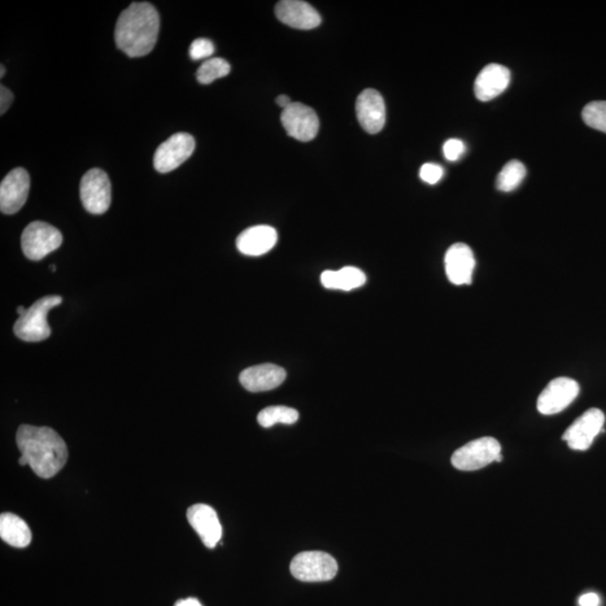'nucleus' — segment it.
Instances as JSON below:
<instances>
[{"label":"nucleus","instance_id":"1","mask_svg":"<svg viewBox=\"0 0 606 606\" xmlns=\"http://www.w3.org/2000/svg\"><path fill=\"white\" fill-rule=\"evenodd\" d=\"M16 444L21 452L20 465H29L38 477H54L67 464V444L49 427L21 426L17 430Z\"/></svg>","mask_w":606,"mask_h":606},{"label":"nucleus","instance_id":"2","mask_svg":"<svg viewBox=\"0 0 606 606\" xmlns=\"http://www.w3.org/2000/svg\"><path fill=\"white\" fill-rule=\"evenodd\" d=\"M159 30V12L152 4H130L117 21L116 46L129 58H142L154 49Z\"/></svg>","mask_w":606,"mask_h":606},{"label":"nucleus","instance_id":"3","mask_svg":"<svg viewBox=\"0 0 606 606\" xmlns=\"http://www.w3.org/2000/svg\"><path fill=\"white\" fill-rule=\"evenodd\" d=\"M62 298L59 295H47L32 304L14 325V333L24 342L37 343L50 337L51 327L47 316L52 309L60 306Z\"/></svg>","mask_w":606,"mask_h":606},{"label":"nucleus","instance_id":"4","mask_svg":"<svg viewBox=\"0 0 606 606\" xmlns=\"http://www.w3.org/2000/svg\"><path fill=\"white\" fill-rule=\"evenodd\" d=\"M501 444L495 438L482 437L473 440L463 447L457 449L452 456L453 468L473 472V470L486 468L488 464L499 463L502 461Z\"/></svg>","mask_w":606,"mask_h":606},{"label":"nucleus","instance_id":"5","mask_svg":"<svg viewBox=\"0 0 606 606\" xmlns=\"http://www.w3.org/2000/svg\"><path fill=\"white\" fill-rule=\"evenodd\" d=\"M290 572L301 582H328L337 575L338 564L329 553L304 552L292 560Z\"/></svg>","mask_w":606,"mask_h":606},{"label":"nucleus","instance_id":"6","mask_svg":"<svg viewBox=\"0 0 606 606\" xmlns=\"http://www.w3.org/2000/svg\"><path fill=\"white\" fill-rule=\"evenodd\" d=\"M62 234L45 221H33L21 234V250L28 259L40 261L58 250L62 244Z\"/></svg>","mask_w":606,"mask_h":606},{"label":"nucleus","instance_id":"7","mask_svg":"<svg viewBox=\"0 0 606 606\" xmlns=\"http://www.w3.org/2000/svg\"><path fill=\"white\" fill-rule=\"evenodd\" d=\"M80 198L87 212L102 215L112 203V185L106 172L91 169L81 178Z\"/></svg>","mask_w":606,"mask_h":606},{"label":"nucleus","instance_id":"8","mask_svg":"<svg viewBox=\"0 0 606 606\" xmlns=\"http://www.w3.org/2000/svg\"><path fill=\"white\" fill-rule=\"evenodd\" d=\"M281 121L287 135L296 141L311 142L320 132L316 112L301 103H292L283 109Z\"/></svg>","mask_w":606,"mask_h":606},{"label":"nucleus","instance_id":"9","mask_svg":"<svg viewBox=\"0 0 606 606\" xmlns=\"http://www.w3.org/2000/svg\"><path fill=\"white\" fill-rule=\"evenodd\" d=\"M195 138L187 133H177L161 144L154 154V168L169 173L180 167L195 152Z\"/></svg>","mask_w":606,"mask_h":606},{"label":"nucleus","instance_id":"10","mask_svg":"<svg viewBox=\"0 0 606 606\" xmlns=\"http://www.w3.org/2000/svg\"><path fill=\"white\" fill-rule=\"evenodd\" d=\"M604 421V413L600 409L587 410L565 431L562 440L574 451H587L596 436L603 430Z\"/></svg>","mask_w":606,"mask_h":606},{"label":"nucleus","instance_id":"11","mask_svg":"<svg viewBox=\"0 0 606 606\" xmlns=\"http://www.w3.org/2000/svg\"><path fill=\"white\" fill-rule=\"evenodd\" d=\"M579 386L569 378H558L544 387L537 401L538 411L544 416H552L565 410L577 398Z\"/></svg>","mask_w":606,"mask_h":606},{"label":"nucleus","instance_id":"12","mask_svg":"<svg viewBox=\"0 0 606 606\" xmlns=\"http://www.w3.org/2000/svg\"><path fill=\"white\" fill-rule=\"evenodd\" d=\"M30 187L29 174L23 168H16L7 174L0 185V211L14 215L24 207Z\"/></svg>","mask_w":606,"mask_h":606},{"label":"nucleus","instance_id":"13","mask_svg":"<svg viewBox=\"0 0 606 606\" xmlns=\"http://www.w3.org/2000/svg\"><path fill=\"white\" fill-rule=\"evenodd\" d=\"M356 113L365 132L380 133L386 120V103L382 95L374 89L361 91L356 102Z\"/></svg>","mask_w":606,"mask_h":606},{"label":"nucleus","instance_id":"14","mask_svg":"<svg viewBox=\"0 0 606 606\" xmlns=\"http://www.w3.org/2000/svg\"><path fill=\"white\" fill-rule=\"evenodd\" d=\"M187 521L207 548H215L220 542L222 527L215 510L207 504H195L187 509Z\"/></svg>","mask_w":606,"mask_h":606},{"label":"nucleus","instance_id":"15","mask_svg":"<svg viewBox=\"0 0 606 606\" xmlns=\"http://www.w3.org/2000/svg\"><path fill=\"white\" fill-rule=\"evenodd\" d=\"M475 269L474 253L463 243L453 244L444 255L448 280L455 286L469 285Z\"/></svg>","mask_w":606,"mask_h":606},{"label":"nucleus","instance_id":"16","mask_svg":"<svg viewBox=\"0 0 606 606\" xmlns=\"http://www.w3.org/2000/svg\"><path fill=\"white\" fill-rule=\"evenodd\" d=\"M285 369L274 364H261L244 369L239 375V382L244 389L256 394L277 389L286 381Z\"/></svg>","mask_w":606,"mask_h":606},{"label":"nucleus","instance_id":"17","mask_svg":"<svg viewBox=\"0 0 606 606\" xmlns=\"http://www.w3.org/2000/svg\"><path fill=\"white\" fill-rule=\"evenodd\" d=\"M511 81V72L504 65L492 63L478 73L475 80L474 91L481 102H490L504 93Z\"/></svg>","mask_w":606,"mask_h":606},{"label":"nucleus","instance_id":"18","mask_svg":"<svg viewBox=\"0 0 606 606\" xmlns=\"http://www.w3.org/2000/svg\"><path fill=\"white\" fill-rule=\"evenodd\" d=\"M276 14L283 24L294 29H312L321 24L320 12L301 0H282L278 3Z\"/></svg>","mask_w":606,"mask_h":606},{"label":"nucleus","instance_id":"19","mask_svg":"<svg viewBox=\"0 0 606 606\" xmlns=\"http://www.w3.org/2000/svg\"><path fill=\"white\" fill-rule=\"evenodd\" d=\"M277 243V230L271 226L259 225L244 230L237 237V246L244 255L261 256L271 251Z\"/></svg>","mask_w":606,"mask_h":606},{"label":"nucleus","instance_id":"20","mask_svg":"<svg viewBox=\"0 0 606 606\" xmlns=\"http://www.w3.org/2000/svg\"><path fill=\"white\" fill-rule=\"evenodd\" d=\"M0 537L15 548L28 547L32 542L28 523L12 513H3L0 517Z\"/></svg>","mask_w":606,"mask_h":606},{"label":"nucleus","instance_id":"21","mask_svg":"<svg viewBox=\"0 0 606 606\" xmlns=\"http://www.w3.org/2000/svg\"><path fill=\"white\" fill-rule=\"evenodd\" d=\"M320 280L326 289L352 291L365 285L366 276L360 269L345 267L338 271H325Z\"/></svg>","mask_w":606,"mask_h":606},{"label":"nucleus","instance_id":"22","mask_svg":"<svg viewBox=\"0 0 606 606\" xmlns=\"http://www.w3.org/2000/svg\"><path fill=\"white\" fill-rule=\"evenodd\" d=\"M299 419V412L295 409L276 405L261 410L257 421L263 428H271L274 425H294Z\"/></svg>","mask_w":606,"mask_h":606},{"label":"nucleus","instance_id":"23","mask_svg":"<svg viewBox=\"0 0 606 606\" xmlns=\"http://www.w3.org/2000/svg\"><path fill=\"white\" fill-rule=\"evenodd\" d=\"M527 170L525 164L518 160L510 161L501 170L498 178H496V187L503 193H511L521 185L523 178H526Z\"/></svg>","mask_w":606,"mask_h":606},{"label":"nucleus","instance_id":"24","mask_svg":"<svg viewBox=\"0 0 606 606\" xmlns=\"http://www.w3.org/2000/svg\"><path fill=\"white\" fill-rule=\"evenodd\" d=\"M230 72V64L225 59L212 58L204 61L198 69L197 80L199 84L209 85L212 82L224 78Z\"/></svg>","mask_w":606,"mask_h":606},{"label":"nucleus","instance_id":"25","mask_svg":"<svg viewBox=\"0 0 606 606\" xmlns=\"http://www.w3.org/2000/svg\"><path fill=\"white\" fill-rule=\"evenodd\" d=\"M582 117L587 126L606 133V102L587 104L583 109Z\"/></svg>","mask_w":606,"mask_h":606},{"label":"nucleus","instance_id":"26","mask_svg":"<svg viewBox=\"0 0 606 606\" xmlns=\"http://www.w3.org/2000/svg\"><path fill=\"white\" fill-rule=\"evenodd\" d=\"M213 54H215V46L207 38H197L191 43L189 54L193 60L211 58Z\"/></svg>","mask_w":606,"mask_h":606},{"label":"nucleus","instance_id":"27","mask_svg":"<svg viewBox=\"0 0 606 606\" xmlns=\"http://www.w3.org/2000/svg\"><path fill=\"white\" fill-rule=\"evenodd\" d=\"M443 177L444 169L438 164L426 163L420 169L421 180L429 183V185H436L442 180Z\"/></svg>","mask_w":606,"mask_h":606},{"label":"nucleus","instance_id":"28","mask_svg":"<svg viewBox=\"0 0 606 606\" xmlns=\"http://www.w3.org/2000/svg\"><path fill=\"white\" fill-rule=\"evenodd\" d=\"M443 152L444 158L453 162V161L461 159V156L465 154V144L461 142V139H448V141L444 144Z\"/></svg>","mask_w":606,"mask_h":606},{"label":"nucleus","instance_id":"29","mask_svg":"<svg viewBox=\"0 0 606 606\" xmlns=\"http://www.w3.org/2000/svg\"><path fill=\"white\" fill-rule=\"evenodd\" d=\"M12 102H14V95L12 91L5 86L0 87V115H4L10 109Z\"/></svg>","mask_w":606,"mask_h":606},{"label":"nucleus","instance_id":"30","mask_svg":"<svg viewBox=\"0 0 606 606\" xmlns=\"http://www.w3.org/2000/svg\"><path fill=\"white\" fill-rule=\"evenodd\" d=\"M601 599L596 593H587L579 597L578 604L579 606H600Z\"/></svg>","mask_w":606,"mask_h":606},{"label":"nucleus","instance_id":"31","mask_svg":"<svg viewBox=\"0 0 606 606\" xmlns=\"http://www.w3.org/2000/svg\"><path fill=\"white\" fill-rule=\"evenodd\" d=\"M174 606H203L197 599L189 597V599L178 600Z\"/></svg>","mask_w":606,"mask_h":606},{"label":"nucleus","instance_id":"32","mask_svg":"<svg viewBox=\"0 0 606 606\" xmlns=\"http://www.w3.org/2000/svg\"><path fill=\"white\" fill-rule=\"evenodd\" d=\"M277 104L278 106L282 107L283 109H286L287 106H290L292 104L291 100L289 97H287L286 95H278L277 98Z\"/></svg>","mask_w":606,"mask_h":606},{"label":"nucleus","instance_id":"33","mask_svg":"<svg viewBox=\"0 0 606 606\" xmlns=\"http://www.w3.org/2000/svg\"><path fill=\"white\" fill-rule=\"evenodd\" d=\"M26 311V309L23 306H20L17 308V313H19L20 317L23 316Z\"/></svg>","mask_w":606,"mask_h":606},{"label":"nucleus","instance_id":"34","mask_svg":"<svg viewBox=\"0 0 606 606\" xmlns=\"http://www.w3.org/2000/svg\"><path fill=\"white\" fill-rule=\"evenodd\" d=\"M0 71H2V73H0V78H4V74L6 73V70H5V67H4V65H2V67H0Z\"/></svg>","mask_w":606,"mask_h":606},{"label":"nucleus","instance_id":"35","mask_svg":"<svg viewBox=\"0 0 606 606\" xmlns=\"http://www.w3.org/2000/svg\"><path fill=\"white\" fill-rule=\"evenodd\" d=\"M55 270H56V269H55V265H52V267H51V271H52V272H55Z\"/></svg>","mask_w":606,"mask_h":606}]
</instances>
